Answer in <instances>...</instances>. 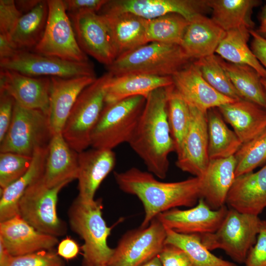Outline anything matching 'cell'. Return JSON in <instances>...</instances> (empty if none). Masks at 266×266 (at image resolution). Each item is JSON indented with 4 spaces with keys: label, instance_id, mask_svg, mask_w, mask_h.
Instances as JSON below:
<instances>
[{
    "label": "cell",
    "instance_id": "8",
    "mask_svg": "<svg viewBox=\"0 0 266 266\" xmlns=\"http://www.w3.org/2000/svg\"><path fill=\"white\" fill-rule=\"evenodd\" d=\"M53 134L47 114L15 102L10 125L0 142V152L33 157L37 149L48 146Z\"/></svg>",
    "mask_w": 266,
    "mask_h": 266
},
{
    "label": "cell",
    "instance_id": "22",
    "mask_svg": "<svg viewBox=\"0 0 266 266\" xmlns=\"http://www.w3.org/2000/svg\"><path fill=\"white\" fill-rule=\"evenodd\" d=\"M226 204L239 212L259 216L266 207V165L236 177Z\"/></svg>",
    "mask_w": 266,
    "mask_h": 266
},
{
    "label": "cell",
    "instance_id": "39",
    "mask_svg": "<svg viewBox=\"0 0 266 266\" xmlns=\"http://www.w3.org/2000/svg\"><path fill=\"white\" fill-rule=\"evenodd\" d=\"M235 177L253 171L266 161V130L253 139L242 144L234 155Z\"/></svg>",
    "mask_w": 266,
    "mask_h": 266
},
{
    "label": "cell",
    "instance_id": "40",
    "mask_svg": "<svg viewBox=\"0 0 266 266\" xmlns=\"http://www.w3.org/2000/svg\"><path fill=\"white\" fill-rule=\"evenodd\" d=\"M32 157L12 152L0 153V187L3 189L11 184L29 169Z\"/></svg>",
    "mask_w": 266,
    "mask_h": 266
},
{
    "label": "cell",
    "instance_id": "1",
    "mask_svg": "<svg viewBox=\"0 0 266 266\" xmlns=\"http://www.w3.org/2000/svg\"><path fill=\"white\" fill-rule=\"evenodd\" d=\"M114 176L122 191L135 196L142 202L144 217L141 227H147L159 214L168 210L180 206L194 207L201 198L199 177L165 182L156 179L150 172L135 167L114 172Z\"/></svg>",
    "mask_w": 266,
    "mask_h": 266
},
{
    "label": "cell",
    "instance_id": "4",
    "mask_svg": "<svg viewBox=\"0 0 266 266\" xmlns=\"http://www.w3.org/2000/svg\"><path fill=\"white\" fill-rule=\"evenodd\" d=\"M190 61L180 45L153 42L119 57L107 68L113 76L143 73L172 76Z\"/></svg>",
    "mask_w": 266,
    "mask_h": 266
},
{
    "label": "cell",
    "instance_id": "35",
    "mask_svg": "<svg viewBox=\"0 0 266 266\" xmlns=\"http://www.w3.org/2000/svg\"><path fill=\"white\" fill-rule=\"evenodd\" d=\"M165 228V244H173L182 249L190 258L192 266H238L212 254L202 243L200 234H182Z\"/></svg>",
    "mask_w": 266,
    "mask_h": 266
},
{
    "label": "cell",
    "instance_id": "44",
    "mask_svg": "<svg viewBox=\"0 0 266 266\" xmlns=\"http://www.w3.org/2000/svg\"><path fill=\"white\" fill-rule=\"evenodd\" d=\"M158 256L163 266H192L187 254L173 244H165Z\"/></svg>",
    "mask_w": 266,
    "mask_h": 266
},
{
    "label": "cell",
    "instance_id": "54",
    "mask_svg": "<svg viewBox=\"0 0 266 266\" xmlns=\"http://www.w3.org/2000/svg\"><path fill=\"white\" fill-rule=\"evenodd\" d=\"M261 82L266 91V79L262 78L261 79Z\"/></svg>",
    "mask_w": 266,
    "mask_h": 266
},
{
    "label": "cell",
    "instance_id": "38",
    "mask_svg": "<svg viewBox=\"0 0 266 266\" xmlns=\"http://www.w3.org/2000/svg\"><path fill=\"white\" fill-rule=\"evenodd\" d=\"M194 62L205 80L216 91L235 100L243 99L220 64L216 55L203 57Z\"/></svg>",
    "mask_w": 266,
    "mask_h": 266
},
{
    "label": "cell",
    "instance_id": "29",
    "mask_svg": "<svg viewBox=\"0 0 266 266\" xmlns=\"http://www.w3.org/2000/svg\"><path fill=\"white\" fill-rule=\"evenodd\" d=\"M172 85L171 76L143 73L113 75L107 87L105 104L135 96H142L146 99L153 91Z\"/></svg>",
    "mask_w": 266,
    "mask_h": 266
},
{
    "label": "cell",
    "instance_id": "12",
    "mask_svg": "<svg viewBox=\"0 0 266 266\" xmlns=\"http://www.w3.org/2000/svg\"><path fill=\"white\" fill-rule=\"evenodd\" d=\"M0 67L33 77L95 76L93 66L89 61H69L28 50H18L12 57L0 60Z\"/></svg>",
    "mask_w": 266,
    "mask_h": 266
},
{
    "label": "cell",
    "instance_id": "23",
    "mask_svg": "<svg viewBox=\"0 0 266 266\" xmlns=\"http://www.w3.org/2000/svg\"><path fill=\"white\" fill-rule=\"evenodd\" d=\"M242 143L255 138L266 130V109L242 99L217 108Z\"/></svg>",
    "mask_w": 266,
    "mask_h": 266
},
{
    "label": "cell",
    "instance_id": "26",
    "mask_svg": "<svg viewBox=\"0 0 266 266\" xmlns=\"http://www.w3.org/2000/svg\"><path fill=\"white\" fill-rule=\"evenodd\" d=\"M110 31L116 58L148 43L146 19L130 13L98 12Z\"/></svg>",
    "mask_w": 266,
    "mask_h": 266
},
{
    "label": "cell",
    "instance_id": "11",
    "mask_svg": "<svg viewBox=\"0 0 266 266\" xmlns=\"http://www.w3.org/2000/svg\"><path fill=\"white\" fill-rule=\"evenodd\" d=\"M166 236L165 227L156 217L147 227L128 231L114 248L107 266H141L158 255Z\"/></svg>",
    "mask_w": 266,
    "mask_h": 266
},
{
    "label": "cell",
    "instance_id": "21",
    "mask_svg": "<svg viewBox=\"0 0 266 266\" xmlns=\"http://www.w3.org/2000/svg\"><path fill=\"white\" fill-rule=\"evenodd\" d=\"M113 150L92 148L78 153V198L92 201L100 185L114 168Z\"/></svg>",
    "mask_w": 266,
    "mask_h": 266
},
{
    "label": "cell",
    "instance_id": "28",
    "mask_svg": "<svg viewBox=\"0 0 266 266\" xmlns=\"http://www.w3.org/2000/svg\"><path fill=\"white\" fill-rule=\"evenodd\" d=\"M48 146L37 149L26 173L16 181L0 189V222L19 215V201L27 189L44 175Z\"/></svg>",
    "mask_w": 266,
    "mask_h": 266
},
{
    "label": "cell",
    "instance_id": "14",
    "mask_svg": "<svg viewBox=\"0 0 266 266\" xmlns=\"http://www.w3.org/2000/svg\"><path fill=\"white\" fill-rule=\"evenodd\" d=\"M208 0H112L99 12L130 13L146 19L176 13L190 21L209 7Z\"/></svg>",
    "mask_w": 266,
    "mask_h": 266
},
{
    "label": "cell",
    "instance_id": "42",
    "mask_svg": "<svg viewBox=\"0 0 266 266\" xmlns=\"http://www.w3.org/2000/svg\"><path fill=\"white\" fill-rule=\"evenodd\" d=\"M22 15L15 0H0V33L9 37Z\"/></svg>",
    "mask_w": 266,
    "mask_h": 266
},
{
    "label": "cell",
    "instance_id": "34",
    "mask_svg": "<svg viewBox=\"0 0 266 266\" xmlns=\"http://www.w3.org/2000/svg\"><path fill=\"white\" fill-rule=\"evenodd\" d=\"M217 57L241 97L266 109V91L261 75L249 66L231 63L219 56Z\"/></svg>",
    "mask_w": 266,
    "mask_h": 266
},
{
    "label": "cell",
    "instance_id": "47",
    "mask_svg": "<svg viewBox=\"0 0 266 266\" xmlns=\"http://www.w3.org/2000/svg\"><path fill=\"white\" fill-rule=\"evenodd\" d=\"M252 37L251 48L252 52L266 69V39L260 36L255 30L249 31Z\"/></svg>",
    "mask_w": 266,
    "mask_h": 266
},
{
    "label": "cell",
    "instance_id": "20",
    "mask_svg": "<svg viewBox=\"0 0 266 266\" xmlns=\"http://www.w3.org/2000/svg\"><path fill=\"white\" fill-rule=\"evenodd\" d=\"M50 78L49 121L53 134L62 133L78 97L97 78L96 76Z\"/></svg>",
    "mask_w": 266,
    "mask_h": 266
},
{
    "label": "cell",
    "instance_id": "3",
    "mask_svg": "<svg viewBox=\"0 0 266 266\" xmlns=\"http://www.w3.org/2000/svg\"><path fill=\"white\" fill-rule=\"evenodd\" d=\"M102 208L100 199L85 201L77 197L68 210L70 228L84 241V266H107L114 252L107 244L111 229L103 218Z\"/></svg>",
    "mask_w": 266,
    "mask_h": 266
},
{
    "label": "cell",
    "instance_id": "41",
    "mask_svg": "<svg viewBox=\"0 0 266 266\" xmlns=\"http://www.w3.org/2000/svg\"><path fill=\"white\" fill-rule=\"evenodd\" d=\"M7 266H65L61 257L53 249L44 250L13 257Z\"/></svg>",
    "mask_w": 266,
    "mask_h": 266
},
{
    "label": "cell",
    "instance_id": "32",
    "mask_svg": "<svg viewBox=\"0 0 266 266\" xmlns=\"http://www.w3.org/2000/svg\"><path fill=\"white\" fill-rule=\"evenodd\" d=\"M47 0H41L19 20L9 38L18 50L33 51L41 40L47 23Z\"/></svg>",
    "mask_w": 266,
    "mask_h": 266
},
{
    "label": "cell",
    "instance_id": "45",
    "mask_svg": "<svg viewBox=\"0 0 266 266\" xmlns=\"http://www.w3.org/2000/svg\"><path fill=\"white\" fill-rule=\"evenodd\" d=\"M15 101L3 90H0V142L4 138L10 125Z\"/></svg>",
    "mask_w": 266,
    "mask_h": 266
},
{
    "label": "cell",
    "instance_id": "16",
    "mask_svg": "<svg viewBox=\"0 0 266 266\" xmlns=\"http://www.w3.org/2000/svg\"><path fill=\"white\" fill-rule=\"evenodd\" d=\"M190 107V124L181 149L177 155L176 165L183 171L201 178L210 161L208 154L207 112Z\"/></svg>",
    "mask_w": 266,
    "mask_h": 266
},
{
    "label": "cell",
    "instance_id": "50",
    "mask_svg": "<svg viewBox=\"0 0 266 266\" xmlns=\"http://www.w3.org/2000/svg\"><path fill=\"white\" fill-rule=\"evenodd\" d=\"M40 0H15L16 5L19 11L24 14L34 8Z\"/></svg>",
    "mask_w": 266,
    "mask_h": 266
},
{
    "label": "cell",
    "instance_id": "17",
    "mask_svg": "<svg viewBox=\"0 0 266 266\" xmlns=\"http://www.w3.org/2000/svg\"><path fill=\"white\" fill-rule=\"evenodd\" d=\"M50 89V77L0 69V90L6 91L24 107L38 109L48 115Z\"/></svg>",
    "mask_w": 266,
    "mask_h": 266
},
{
    "label": "cell",
    "instance_id": "10",
    "mask_svg": "<svg viewBox=\"0 0 266 266\" xmlns=\"http://www.w3.org/2000/svg\"><path fill=\"white\" fill-rule=\"evenodd\" d=\"M48 14L43 35L35 53L77 62L89 61L80 47L62 0H48Z\"/></svg>",
    "mask_w": 266,
    "mask_h": 266
},
{
    "label": "cell",
    "instance_id": "7",
    "mask_svg": "<svg viewBox=\"0 0 266 266\" xmlns=\"http://www.w3.org/2000/svg\"><path fill=\"white\" fill-rule=\"evenodd\" d=\"M261 221L258 216L229 208L215 232L200 234L201 241L209 251L222 249L235 262L244 264L256 242Z\"/></svg>",
    "mask_w": 266,
    "mask_h": 266
},
{
    "label": "cell",
    "instance_id": "30",
    "mask_svg": "<svg viewBox=\"0 0 266 266\" xmlns=\"http://www.w3.org/2000/svg\"><path fill=\"white\" fill-rule=\"evenodd\" d=\"M261 2L257 0L207 1L208 7L212 10L211 19L225 32L240 28L253 30L252 10Z\"/></svg>",
    "mask_w": 266,
    "mask_h": 266
},
{
    "label": "cell",
    "instance_id": "24",
    "mask_svg": "<svg viewBox=\"0 0 266 266\" xmlns=\"http://www.w3.org/2000/svg\"><path fill=\"white\" fill-rule=\"evenodd\" d=\"M78 153L65 139L62 133H54L48 145L43 179L46 186L53 188L77 179Z\"/></svg>",
    "mask_w": 266,
    "mask_h": 266
},
{
    "label": "cell",
    "instance_id": "33",
    "mask_svg": "<svg viewBox=\"0 0 266 266\" xmlns=\"http://www.w3.org/2000/svg\"><path fill=\"white\" fill-rule=\"evenodd\" d=\"M249 30L240 28L226 32L215 53L231 63L249 66L266 79V69L256 58L247 43L250 36Z\"/></svg>",
    "mask_w": 266,
    "mask_h": 266
},
{
    "label": "cell",
    "instance_id": "52",
    "mask_svg": "<svg viewBox=\"0 0 266 266\" xmlns=\"http://www.w3.org/2000/svg\"><path fill=\"white\" fill-rule=\"evenodd\" d=\"M260 25L256 32L262 37L266 39V5L262 9L260 15Z\"/></svg>",
    "mask_w": 266,
    "mask_h": 266
},
{
    "label": "cell",
    "instance_id": "27",
    "mask_svg": "<svg viewBox=\"0 0 266 266\" xmlns=\"http://www.w3.org/2000/svg\"><path fill=\"white\" fill-rule=\"evenodd\" d=\"M233 156L210 160L201 179V198L213 210L226 205V199L235 178Z\"/></svg>",
    "mask_w": 266,
    "mask_h": 266
},
{
    "label": "cell",
    "instance_id": "9",
    "mask_svg": "<svg viewBox=\"0 0 266 266\" xmlns=\"http://www.w3.org/2000/svg\"><path fill=\"white\" fill-rule=\"evenodd\" d=\"M69 183L49 188L42 177L22 196L19 202V215L40 232L56 237L64 235L66 226L58 216L57 204L60 191Z\"/></svg>",
    "mask_w": 266,
    "mask_h": 266
},
{
    "label": "cell",
    "instance_id": "2",
    "mask_svg": "<svg viewBox=\"0 0 266 266\" xmlns=\"http://www.w3.org/2000/svg\"><path fill=\"white\" fill-rule=\"evenodd\" d=\"M171 86L158 88L149 94L128 142L144 162L148 171L161 179L166 177L168 170V156L175 152L167 115Z\"/></svg>",
    "mask_w": 266,
    "mask_h": 266
},
{
    "label": "cell",
    "instance_id": "25",
    "mask_svg": "<svg viewBox=\"0 0 266 266\" xmlns=\"http://www.w3.org/2000/svg\"><path fill=\"white\" fill-rule=\"evenodd\" d=\"M225 34L211 18L199 14L189 21L180 45L190 59L198 60L214 54Z\"/></svg>",
    "mask_w": 266,
    "mask_h": 266
},
{
    "label": "cell",
    "instance_id": "13",
    "mask_svg": "<svg viewBox=\"0 0 266 266\" xmlns=\"http://www.w3.org/2000/svg\"><path fill=\"white\" fill-rule=\"evenodd\" d=\"M82 50L106 66L116 59L108 27L101 15L94 11L68 14Z\"/></svg>",
    "mask_w": 266,
    "mask_h": 266
},
{
    "label": "cell",
    "instance_id": "43",
    "mask_svg": "<svg viewBox=\"0 0 266 266\" xmlns=\"http://www.w3.org/2000/svg\"><path fill=\"white\" fill-rule=\"evenodd\" d=\"M244 264L245 266H266V220H261L256 242Z\"/></svg>",
    "mask_w": 266,
    "mask_h": 266
},
{
    "label": "cell",
    "instance_id": "18",
    "mask_svg": "<svg viewBox=\"0 0 266 266\" xmlns=\"http://www.w3.org/2000/svg\"><path fill=\"white\" fill-rule=\"evenodd\" d=\"M174 90L191 106L204 112L235 100L216 91L203 78L199 67L191 63L172 76Z\"/></svg>",
    "mask_w": 266,
    "mask_h": 266
},
{
    "label": "cell",
    "instance_id": "48",
    "mask_svg": "<svg viewBox=\"0 0 266 266\" xmlns=\"http://www.w3.org/2000/svg\"><path fill=\"white\" fill-rule=\"evenodd\" d=\"M79 251L78 244L69 237L63 239L58 244V254L67 260L75 258Z\"/></svg>",
    "mask_w": 266,
    "mask_h": 266
},
{
    "label": "cell",
    "instance_id": "5",
    "mask_svg": "<svg viewBox=\"0 0 266 266\" xmlns=\"http://www.w3.org/2000/svg\"><path fill=\"white\" fill-rule=\"evenodd\" d=\"M113 75L107 72L85 88L78 97L62 134L78 153L91 146V135L102 109L109 83Z\"/></svg>",
    "mask_w": 266,
    "mask_h": 266
},
{
    "label": "cell",
    "instance_id": "15",
    "mask_svg": "<svg viewBox=\"0 0 266 266\" xmlns=\"http://www.w3.org/2000/svg\"><path fill=\"white\" fill-rule=\"evenodd\" d=\"M228 209L225 205L213 210L200 198L194 207L185 210L172 208L159 214L156 218L164 227L176 233L202 234L215 232L223 221Z\"/></svg>",
    "mask_w": 266,
    "mask_h": 266
},
{
    "label": "cell",
    "instance_id": "49",
    "mask_svg": "<svg viewBox=\"0 0 266 266\" xmlns=\"http://www.w3.org/2000/svg\"><path fill=\"white\" fill-rule=\"evenodd\" d=\"M18 50L9 36L0 33V60L12 57Z\"/></svg>",
    "mask_w": 266,
    "mask_h": 266
},
{
    "label": "cell",
    "instance_id": "55",
    "mask_svg": "<svg viewBox=\"0 0 266 266\" xmlns=\"http://www.w3.org/2000/svg\"></svg>",
    "mask_w": 266,
    "mask_h": 266
},
{
    "label": "cell",
    "instance_id": "37",
    "mask_svg": "<svg viewBox=\"0 0 266 266\" xmlns=\"http://www.w3.org/2000/svg\"><path fill=\"white\" fill-rule=\"evenodd\" d=\"M167 119L175 152H180L191 121L190 105L170 87L167 104Z\"/></svg>",
    "mask_w": 266,
    "mask_h": 266
},
{
    "label": "cell",
    "instance_id": "53",
    "mask_svg": "<svg viewBox=\"0 0 266 266\" xmlns=\"http://www.w3.org/2000/svg\"><path fill=\"white\" fill-rule=\"evenodd\" d=\"M141 266H163L158 256L149 260Z\"/></svg>",
    "mask_w": 266,
    "mask_h": 266
},
{
    "label": "cell",
    "instance_id": "31",
    "mask_svg": "<svg viewBox=\"0 0 266 266\" xmlns=\"http://www.w3.org/2000/svg\"><path fill=\"white\" fill-rule=\"evenodd\" d=\"M208 154L210 160L233 156L242 143L226 124L217 108L206 113Z\"/></svg>",
    "mask_w": 266,
    "mask_h": 266
},
{
    "label": "cell",
    "instance_id": "51",
    "mask_svg": "<svg viewBox=\"0 0 266 266\" xmlns=\"http://www.w3.org/2000/svg\"><path fill=\"white\" fill-rule=\"evenodd\" d=\"M13 257L0 240V266H7Z\"/></svg>",
    "mask_w": 266,
    "mask_h": 266
},
{
    "label": "cell",
    "instance_id": "36",
    "mask_svg": "<svg viewBox=\"0 0 266 266\" xmlns=\"http://www.w3.org/2000/svg\"><path fill=\"white\" fill-rule=\"evenodd\" d=\"M189 23V20L176 13L147 20V41L180 45Z\"/></svg>",
    "mask_w": 266,
    "mask_h": 266
},
{
    "label": "cell",
    "instance_id": "19",
    "mask_svg": "<svg viewBox=\"0 0 266 266\" xmlns=\"http://www.w3.org/2000/svg\"><path fill=\"white\" fill-rule=\"evenodd\" d=\"M0 240L14 257L44 250H52L57 237L40 232L20 215L0 222Z\"/></svg>",
    "mask_w": 266,
    "mask_h": 266
},
{
    "label": "cell",
    "instance_id": "6",
    "mask_svg": "<svg viewBox=\"0 0 266 266\" xmlns=\"http://www.w3.org/2000/svg\"><path fill=\"white\" fill-rule=\"evenodd\" d=\"M146 99L128 98L105 104L91 135L92 148L113 150L130 141L143 110Z\"/></svg>",
    "mask_w": 266,
    "mask_h": 266
},
{
    "label": "cell",
    "instance_id": "46",
    "mask_svg": "<svg viewBox=\"0 0 266 266\" xmlns=\"http://www.w3.org/2000/svg\"><path fill=\"white\" fill-rule=\"evenodd\" d=\"M65 8L68 14L85 11L98 12L107 0H64Z\"/></svg>",
    "mask_w": 266,
    "mask_h": 266
}]
</instances>
